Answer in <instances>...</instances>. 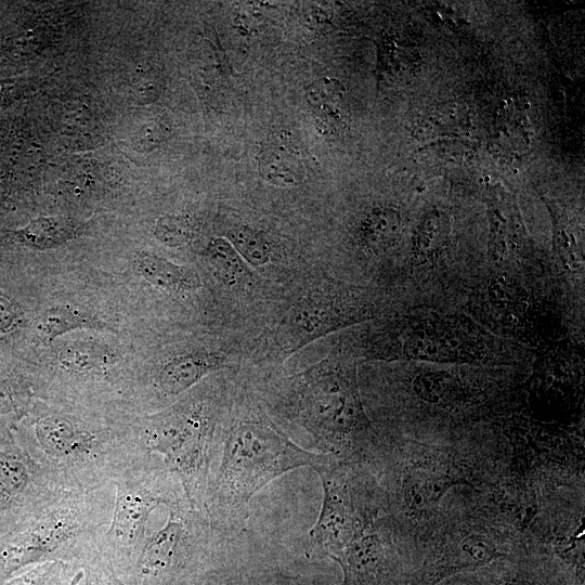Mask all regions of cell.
<instances>
[{"mask_svg": "<svg viewBox=\"0 0 585 585\" xmlns=\"http://www.w3.org/2000/svg\"><path fill=\"white\" fill-rule=\"evenodd\" d=\"M334 458L299 446L260 410L238 408L219 424L205 515L225 536L237 534L246 529L251 498L269 482Z\"/></svg>", "mask_w": 585, "mask_h": 585, "instance_id": "1", "label": "cell"}, {"mask_svg": "<svg viewBox=\"0 0 585 585\" xmlns=\"http://www.w3.org/2000/svg\"><path fill=\"white\" fill-rule=\"evenodd\" d=\"M12 432L48 478L66 492L112 484L136 453L131 426L60 410L37 408Z\"/></svg>", "mask_w": 585, "mask_h": 585, "instance_id": "2", "label": "cell"}, {"mask_svg": "<svg viewBox=\"0 0 585 585\" xmlns=\"http://www.w3.org/2000/svg\"><path fill=\"white\" fill-rule=\"evenodd\" d=\"M275 406L298 424L318 453L339 461L369 465L381 447V437L364 414L351 375L330 361L291 377Z\"/></svg>", "mask_w": 585, "mask_h": 585, "instance_id": "3", "label": "cell"}, {"mask_svg": "<svg viewBox=\"0 0 585 585\" xmlns=\"http://www.w3.org/2000/svg\"><path fill=\"white\" fill-rule=\"evenodd\" d=\"M114 497L113 484L64 492L0 535V585L38 563L58 560L81 566L96 555Z\"/></svg>", "mask_w": 585, "mask_h": 585, "instance_id": "4", "label": "cell"}, {"mask_svg": "<svg viewBox=\"0 0 585 585\" xmlns=\"http://www.w3.org/2000/svg\"><path fill=\"white\" fill-rule=\"evenodd\" d=\"M220 410L210 393H197L131 426L138 454L156 458L181 482L192 508L205 514Z\"/></svg>", "mask_w": 585, "mask_h": 585, "instance_id": "5", "label": "cell"}, {"mask_svg": "<svg viewBox=\"0 0 585 585\" xmlns=\"http://www.w3.org/2000/svg\"><path fill=\"white\" fill-rule=\"evenodd\" d=\"M166 523L148 534L127 585H198L219 561L227 536L188 502L167 507Z\"/></svg>", "mask_w": 585, "mask_h": 585, "instance_id": "6", "label": "cell"}, {"mask_svg": "<svg viewBox=\"0 0 585 585\" xmlns=\"http://www.w3.org/2000/svg\"><path fill=\"white\" fill-rule=\"evenodd\" d=\"M112 484L115 491L113 514L98 549L121 578L147 540L152 511L161 505L167 508L188 499L180 480L156 458L145 454L132 457Z\"/></svg>", "mask_w": 585, "mask_h": 585, "instance_id": "7", "label": "cell"}, {"mask_svg": "<svg viewBox=\"0 0 585 585\" xmlns=\"http://www.w3.org/2000/svg\"><path fill=\"white\" fill-rule=\"evenodd\" d=\"M362 481L352 530L329 558L342 570L341 585H400L401 559L413 548L386 511L375 476L367 471Z\"/></svg>", "mask_w": 585, "mask_h": 585, "instance_id": "8", "label": "cell"}, {"mask_svg": "<svg viewBox=\"0 0 585 585\" xmlns=\"http://www.w3.org/2000/svg\"><path fill=\"white\" fill-rule=\"evenodd\" d=\"M309 571L302 558L244 529L229 537L220 560L199 585H330Z\"/></svg>", "mask_w": 585, "mask_h": 585, "instance_id": "9", "label": "cell"}, {"mask_svg": "<svg viewBox=\"0 0 585 585\" xmlns=\"http://www.w3.org/2000/svg\"><path fill=\"white\" fill-rule=\"evenodd\" d=\"M64 492L17 443L11 430L0 431V535Z\"/></svg>", "mask_w": 585, "mask_h": 585, "instance_id": "10", "label": "cell"}, {"mask_svg": "<svg viewBox=\"0 0 585 585\" xmlns=\"http://www.w3.org/2000/svg\"><path fill=\"white\" fill-rule=\"evenodd\" d=\"M225 362L223 354L212 352L178 355L159 367L153 378V387L159 398L178 396L205 376L224 367Z\"/></svg>", "mask_w": 585, "mask_h": 585, "instance_id": "11", "label": "cell"}, {"mask_svg": "<svg viewBox=\"0 0 585 585\" xmlns=\"http://www.w3.org/2000/svg\"><path fill=\"white\" fill-rule=\"evenodd\" d=\"M57 361L61 368L73 377L99 376L101 379H104L114 362L113 355L104 347L92 342H76L63 348Z\"/></svg>", "mask_w": 585, "mask_h": 585, "instance_id": "12", "label": "cell"}, {"mask_svg": "<svg viewBox=\"0 0 585 585\" xmlns=\"http://www.w3.org/2000/svg\"><path fill=\"white\" fill-rule=\"evenodd\" d=\"M402 218L393 208H374L361 226V238L364 246L374 253H381L399 242L402 234Z\"/></svg>", "mask_w": 585, "mask_h": 585, "instance_id": "13", "label": "cell"}, {"mask_svg": "<svg viewBox=\"0 0 585 585\" xmlns=\"http://www.w3.org/2000/svg\"><path fill=\"white\" fill-rule=\"evenodd\" d=\"M258 170L264 181L276 186H297L306 178L302 161L282 146L264 148L258 156Z\"/></svg>", "mask_w": 585, "mask_h": 585, "instance_id": "14", "label": "cell"}, {"mask_svg": "<svg viewBox=\"0 0 585 585\" xmlns=\"http://www.w3.org/2000/svg\"><path fill=\"white\" fill-rule=\"evenodd\" d=\"M78 229L74 221L62 217H40L14 232L22 245L38 249L60 246L75 237Z\"/></svg>", "mask_w": 585, "mask_h": 585, "instance_id": "15", "label": "cell"}, {"mask_svg": "<svg viewBox=\"0 0 585 585\" xmlns=\"http://www.w3.org/2000/svg\"><path fill=\"white\" fill-rule=\"evenodd\" d=\"M138 270L156 287L180 291L196 287V280L185 268L146 251L138 256Z\"/></svg>", "mask_w": 585, "mask_h": 585, "instance_id": "16", "label": "cell"}, {"mask_svg": "<svg viewBox=\"0 0 585 585\" xmlns=\"http://www.w3.org/2000/svg\"><path fill=\"white\" fill-rule=\"evenodd\" d=\"M4 585H82V568L64 561H47L31 566Z\"/></svg>", "mask_w": 585, "mask_h": 585, "instance_id": "17", "label": "cell"}, {"mask_svg": "<svg viewBox=\"0 0 585 585\" xmlns=\"http://www.w3.org/2000/svg\"><path fill=\"white\" fill-rule=\"evenodd\" d=\"M38 332L47 338H55L78 328H105L101 321L67 307H53L43 311L37 321Z\"/></svg>", "mask_w": 585, "mask_h": 585, "instance_id": "18", "label": "cell"}, {"mask_svg": "<svg viewBox=\"0 0 585 585\" xmlns=\"http://www.w3.org/2000/svg\"><path fill=\"white\" fill-rule=\"evenodd\" d=\"M344 89L333 78L323 77L312 82L306 92L307 102L317 117L327 123L341 120V101Z\"/></svg>", "mask_w": 585, "mask_h": 585, "instance_id": "19", "label": "cell"}, {"mask_svg": "<svg viewBox=\"0 0 585 585\" xmlns=\"http://www.w3.org/2000/svg\"><path fill=\"white\" fill-rule=\"evenodd\" d=\"M450 236V222L440 211L427 213L420 221L415 246L420 255L427 258L438 256L446 246Z\"/></svg>", "mask_w": 585, "mask_h": 585, "instance_id": "20", "label": "cell"}, {"mask_svg": "<svg viewBox=\"0 0 585 585\" xmlns=\"http://www.w3.org/2000/svg\"><path fill=\"white\" fill-rule=\"evenodd\" d=\"M229 242L244 261L261 266L271 260V246L266 237L258 230L246 225L233 227L229 232Z\"/></svg>", "mask_w": 585, "mask_h": 585, "instance_id": "21", "label": "cell"}, {"mask_svg": "<svg viewBox=\"0 0 585 585\" xmlns=\"http://www.w3.org/2000/svg\"><path fill=\"white\" fill-rule=\"evenodd\" d=\"M206 256L232 284L242 281L248 273L245 261L226 238H212L206 248Z\"/></svg>", "mask_w": 585, "mask_h": 585, "instance_id": "22", "label": "cell"}, {"mask_svg": "<svg viewBox=\"0 0 585 585\" xmlns=\"http://www.w3.org/2000/svg\"><path fill=\"white\" fill-rule=\"evenodd\" d=\"M456 389L455 379L446 373L426 372L413 380V390L422 401L440 405L451 400Z\"/></svg>", "mask_w": 585, "mask_h": 585, "instance_id": "23", "label": "cell"}, {"mask_svg": "<svg viewBox=\"0 0 585 585\" xmlns=\"http://www.w3.org/2000/svg\"><path fill=\"white\" fill-rule=\"evenodd\" d=\"M154 234L164 245L178 247L191 239L192 225L186 217L165 214L157 220Z\"/></svg>", "mask_w": 585, "mask_h": 585, "instance_id": "24", "label": "cell"}, {"mask_svg": "<svg viewBox=\"0 0 585 585\" xmlns=\"http://www.w3.org/2000/svg\"><path fill=\"white\" fill-rule=\"evenodd\" d=\"M406 354L415 360L443 362L451 359V350L442 340L432 336L416 335L405 346Z\"/></svg>", "mask_w": 585, "mask_h": 585, "instance_id": "25", "label": "cell"}, {"mask_svg": "<svg viewBox=\"0 0 585 585\" xmlns=\"http://www.w3.org/2000/svg\"><path fill=\"white\" fill-rule=\"evenodd\" d=\"M82 585H127L99 552L81 564Z\"/></svg>", "mask_w": 585, "mask_h": 585, "instance_id": "26", "label": "cell"}, {"mask_svg": "<svg viewBox=\"0 0 585 585\" xmlns=\"http://www.w3.org/2000/svg\"><path fill=\"white\" fill-rule=\"evenodd\" d=\"M135 89L143 102L154 101L161 90L160 76L154 72L143 74L136 81Z\"/></svg>", "mask_w": 585, "mask_h": 585, "instance_id": "27", "label": "cell"}, {"mask_svg": "<svg viewBox=\"0 0 585 585\" xmlns=\"http://www.w3.org/2000/svg\"><path fill=\"white\" fill-rule=\"evenodd\" d=\"M15 317L14 311L8 301L0 298V329H6Z\"/></svg>", "mask_w": 585, "mask_h": 585, "instance_id": "28", "label": "cell"}, {"mask_svg": "<svg viewBox=\"0 0 585 585\" xmlns=\"http://www.w3.org/2000/svg\"><path fill=\"white\" fill-rule=\"evenodd\" d=\"M495 585H543L535 578L525 576V575H510L503 577L499 582H497Z\"/></svg>", "mask_w": 585, "mask_h": 585, "instance_id": "29", "label": "cell"}]
</instances>
